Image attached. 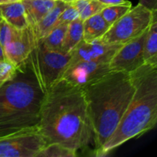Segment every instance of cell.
<instances>
[{"label": "cell", "mask_w": 157, "mask_h": 157, "mask_svg": "<svg viewBox=\"0 0 157 157\" xmlns=\"http://www.w3.org/2000/svg\"><path fill=\"white\" fill-rule=\"evenodd\" d=\"M68 2L57 0L55 6L41 18V21L35 25L32 26L38 41L45 37L54 28L55 22L60 14L67 7Z\"/></svg>", "instance_id": "cell-14"}, {"label": "cell", "mask_w": 157, "mask_h": 157, "mask_svg": "<svg viewBox=\"0 0 157 157\" xmlns=\"http://www.w3.org/2000/svg\"><path fill=\"white\" fill-rule=\"evenodd\" d=\"M110 27V25L106 21L100 12L95 14L83 21V40L90 42L99 39Z\"/></svg>", "instance_id": "cell-13"}, {"label": "cell", "mask_w": 157, "mask_h": 157, "mask_svg": "<svg viewBox=\"0 0 157 157\" xmlns=\"http://www.w3.org/2000/svg\"><path fill=\"white\" fill-rule=\"evenodd\" d=\"M147 30L122 44L109 62L110 71L130 73L144 64V46Z\"/></svg>", "instance_id": "cell-8"}, {"label": "cell", "mask_w": 157, "mask_h": 157, "mask_svg": "<svg viewBox=\"0 0 157 157\" xmlns=\"http://www.w3.org/2000/svg\"><path fill=\"white\" fill-rule=\"evenodd\" d=\"M106 6H107L100 2L98 0H90V2L79 13V18L81 21H84L86 18L101 12V10Z\"/></svg>", "instance_id": "cell-23"}, {"label": "cell", "mask_w": 157, "mask_h": 157, "mask_svg": "<svg viewBox=\"0 0 157 157\" xmlns=\"http://www.w3.org/2000/svg\"><path fill=\"white\" fill-rule=\"evenodd\" d=\"M110 71L109 63L79 61L67 67L61 78H64L83 88L84 86L96 81Z\"/></svg>", "instance_id": "cell-11"}, {"label": "cell", "mask_w": 157, "mask_h": 157, "mask_svg": "<svg viewBox=\"0 0 157 157\" xmlns=\"http://www.w3.org/2000/svg\"><path fill=\"white\" fill-rule=\"evenodd\" d=\"M16 1H21V0H0V4H4V3L12 2H16Z\"/></svg>", "instance_id": "cell-29"}, {"label": "cell", "mask_w": 157, "mask_h": 157, "mask_svg": "<svg viewBox=\"0 0 157 157\" xmlns=\"http://www.w3.org/2000/svg\"><path fill=\"white\" fill-rule=\"evenodd\" d=\"M37 44L38 40L29 25L24 29L17 31L12 39L3 46L5 56L18 67L27 60Z\"/></svg>", "instance_id": "cell-10"}, {"label": "cell", "mask_w": 157, "mask_h": 157, "mask_svg": "<svg viewBox=\"0 0 157 157\" xmlns=\"http://www.w3.org/2000/svg\"><path fill=\"white\" fill-rule=\"evenodd\" d=\"M154 17L147 30L144 46V63L157 65V19Z\"/></svg>", "instance_id": "cell-16"}, {"label": "cell", "mask_w": 157, "mask_h": 157, "mask_svg": "<svg viewBox=\"0 0 157 157\" xmlns=\"http://www.w3.org/2000/svg\"><path fill=\"white\" fill-rule=\"evenodd\" d=\"M68 23L59 25L53 28L45 37L40 39L44 48L52 51H61L63 41Z\"/></svg>", "instance_id": "cell-18"}, {"label": "cell", "mask_w": 157, "mask_h": 157, "mask_svg": "<svg viewBox=\"0 0 157 157\" xmlns=\"http://www.w3.org/2000/svg\"><path fill=\"white\" fill-rule=\"evenodd\" d=\"M132 7V4L130 1H127L122 4L112 5L106 6L101 10L100 13L107 22L111 25L113 23L117 21L123 15H125Z\"/></svg>", "instance_id": "cell-19"}, {"label": "cell", "mask_w": 157, "mask_h": 157, "mask_svg": "<svg viewBox=\"0 0 157 157\" xmlns=\"http://www.w3.org/2000/svg\"><path fill=\"white\" fill-rule=\"evenodd\" d=\"M83 90L93 130L95 155L98 156L128 108L135 87L130 73L110 71Z\"/></svg>", "instance_id": "cell-2"}, {"label": "cell", "mask_w": 157, "mask_h": 157, "mask_svg": "<svg viewBox=\"0 0 157 157\" xmlns=\"http://www.w3.org/2000/svg\"><path fill=\"white\" fill-rule=\"evenodd\" d=\"M79 18V12H78L76 9L73 6L68 2L67 7L62 11L60 15L58 16L56 22H55L54 28L59 25L64 24V23H69Z\"/></svg>", "instance_id": "cell-22"}, {"label": "cell", "mask_w": 157, "mask_h": 157, "mask_svg": "<svg viewBox=\"0 0 157 157\" xmlns=\"http://www.w3.org/2000/svg\"><path fill=\"white\" fill-rule=\"evenodd\" d=\"M139 3L151 10H156V0H140Z\"/></svg>", "instance_id": "cell-26"}, {"label": "cell", "mask_w": 157, "mask_h": 157, "mask_svg": "<svg viewBox=\"0 0 157 157\" xmlns=\"http://www.w3.org/2000/svg\"><path fill=\"white\" fill-rule=\"evenodd\" d=\"M100 2L103 3L105 6H112V5L122 4L127 2V0H98Z\"/></svg>", "instance_id": "cell-27"}, {"label": "cell", "mask_w": 157, "mask_h": 157, "mask_svg": "<svg viewBox=\"0 0 157 157\" xmlns=\"http://www.w3.org/2000/svg\"><path fill=\"white\" fill-rule=\"evenodd\" d=\"M2 18L1 17H0V25H1V22H2Z\"/></svg>", "instance_id": "cell-31"}, {"label": "cell", "mask_w": 157, "mask_h": 157, "mask_svg": "<svg viewBox=\"0 0 157 157\" xmlns=\"http://www.w3.org/2000/svg\"><path fill=\"white\" fill-rule=\"evenodd\" d=\"M90 2V0H72V1L70 2L69 3H70L71 6H73L80 13Z\"/></svg>", "instance_id": "cell-25"}, {"label": "cell", "mask_w": 157, "mask_h": 157, "mask_svg": "<svg viewBox=\"0 0 157 157\" xmlns=\"http://www.w3.org/2000/svg\"><path fill=\"white\" fill-rule=\"evenodd\" d=\"M18 71V67L9 60L0 61V87L13 79Z\"/></svg>", "instance_id": "cell-21"}, {"label": "cell", "mask_w": 157, "mask_h": 157, "mask_svg": "<svg viewBox=\"0 0 157 157\" xmlns=\"http://www.w3.org/2000/svg\"><path fill=\"white\" fill-rule=\"evenodd\" d=\"M5 58H6V56H5L4 50H3L2 45L1 43H0V61L5 59Z\"/></svg>", "instance_id": "cell-28"}, {"label": "cell", "mask_w": 157, "mask_h": 157, "mask_svg": "<svg viewBox=\"0 0 157 157\" xmlns=\"http://www.w3.org/2000/svg\"><path fill=\"white\" fill-rule=\"evenodd\" d=\"M31 26L38 24L55 6L57 0H21Z\"/></svg>", "instance_id": "cell-15"}, {"label": "cell", "mask_w": 157, "mask_h": 157, "mask_svg": "<svg viewBox=\"0 0 157 157\" xmlns=\"http://www.w3.org/2000/svg\"><path fill=\"white\" fill-rule=\"evenodd\" d=\"M0 17L18 30L29 25L25 9L21 1L0 4Z\"/></svg>", "instance_id": "cell-12"}, {"label": "cell", "mask_w": 157, "mask_h": 157, "mask_svg": "<svg viewBox=\"0 0 157 157\" xmlns=\"http://www.w3.org/2000/svg\"><path fill=\"white\" fill-rule=\"evenodd\" d=\"M47 145L38 126L0 136V157H37Z\"/></svg>", "instance_id": "cell-7"}, {"label": "cell", "mask_w": 157, "mask_h": 157, "mask_svg": "<svg viewBox=\"0 0 157 157\" xmlns=\"http://www.w3.org/2000/svg\"><path fill=\"white\" fill-rule=\"evenodd\" d=\"M121 46V44H105L98 39L90 42L82 39L71 52L67 67L84 61L109 63Z\"/></svg>", "instance_id": "cell-9"}, {"label": "cell", "mask_w": 157, "mask_h": 157, "mask_svg": "<svg viewBox=\"0 0 157 157\" xmlns=\"http://www.w3.org/2000/svg\"><path fill=\"white\" fill-rule=\"evenodd\" d=\"M47 144L83 150L93 140V130L82 87L64 78L44 93L38 125Z\"/></svg>", "instance_id": "cell-1"}, {"label": "cell", "mask_w": 157, "mask_h": 157, "mask_svg": "<svg viewBox=\"0 0 157 157\" xmlns=\"http://www.w3.org/2000/svg\"><path fill=\"white\" fill-rule=\"evenodd\" d=\"M60 1L64 2H71L72 0H60Z\"/></svg>", "instance_id": "cell-30"}, {"label": "cell", "mask_w": 157, "mask_h": 157, "mask_svg": "<svg viewBox=\"0 0 157 157\" xmlns=\"http://www.w3.org/2000/svg\"><path fill=\"white\" fill-rule=\"evenodd\" d=\"M18 30L2 19L0 25V43L2 47L12 39Z\"/></svg>", "instance_id": "cell-24"}, {"label": "cell", "mask_w": 157, "mask_h": 157, "mask_svg": "<svg viewBox=\"0 0 157 157\" xmlns=\"http://www.w3.org/2000/svg\"><path fill=\"white\" fill-rule=\"evenodd\" d=\"M135 91L117 127L101 148L104 156L153 129L157 122V65L144 63L130 73Z\"/></svg>", "instance_id": "cell-3"}, {"label": "cell", "mask_w": 157, "mask_h": 157, "mask_svg": "<svg viewBox=\"0 0 157 157\" xmlns=\"http://www.w3.org/2000/svg\"><path fill=\"white\" fill-rule=\"evenodd\" d=\"M78 152L64 147L61 144H47L40 151L37 157H75Z\"/></svg>", "instance_id": "cell-20"}, {"label": "cell", "mask_w": 157, "mask_h": 157, "mask_svg": "<svg viewBox=\"0 0 157 157\" xmlns=\"http://www.w3.org/2000/svg\"><path fill=\"white\" fill-rule=\"evenodd\" d=\"M83 39V21L80 18L68 23L63 41L61 51L71 54Z\"/></svg>", "instance_id": "cell-17"}, {"label": "cell", "mask_w": 157, "mask_h": 157, "mask_svg": "<svg viewBox=\"0 0 157 157\" xmlns=\"http://www.w3.org/2000/svg\"><path fill=\"white\" fill-rule=\"evenodd\" d=\"M44 94L25 61L15 78L0 87V136L37 127Z\"/></svg>", "instance_id": "cell-4"}, {"label": "cell", "mask_w": 157, "mask_h": 157, "mask_svg": "<svg viewBox=\"0 0 157 157\" xmlns=\"http://www.w3.org/2000/svg\"><path fill=\"white\" fill-rule=\"evenodd\" d=\"M156 15V10L138 3L113 23L98 40L105 44H125L148 29Z\"/></svg>", "instance_id": "cell-6"}, {"label": "cell", "mask_w": 157, "mask_h": 157, "mask_svg": "<svg viewBox=\"0 0 157 157\" xmlns=\"http://www.w3.org/2000/svg\"><path fill=\"white\" fill-rule=\"evenodd\" d=\"M70 58L71 54L62 51L48 50L38 41L25 63L35 75L44 94L54 83L61 79L67 68Z\"/></svg>", "instance_id": "cell-5"}]
</instances>
